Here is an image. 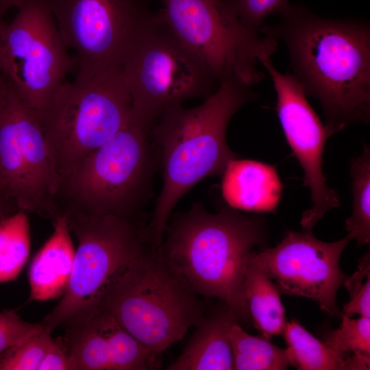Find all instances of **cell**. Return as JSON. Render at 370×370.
Segmentation results:
<instances>
[{
    "label": "cell",
    "instance_id": "cell-10",
    "mask_svg": "<svg viewBox=\"0 0 370 370\" xmlns=\"http://www.w3.org/2000/svg\"><path fill=\"white\" fill-rule=\"evenodd\" d=\"M62 180L51 157L39 113L0 76V196L18 210L52 220Z\"/></svg>",
    "mask_w": 370,
    "mask_h": 370
},
{
    "label": "cell",
    "instance_id": "cell-17",
    "mask_svg": "<svg viewBox=\"0 0 370 370\" xmlns=\"http://www.w3.org/2000/svg\"><path fill=\"white\" fill-rule=\"evenodd\" d=\"M241 321L240 317L222 302L221 307L204 316L183 352L166 369H233L230 332Z\"/></svg>",
    "mask_w": 370,
    "mask_h": 370
},
{
    "label": "cell",
    "instance_id": "cell-13",
    "mask_svg": "<svg viewBox=\"0 0 370 370\" xmlns=\"http://www.w3.org/2000/svg\"><path fill=\"white\" fill-rule=\"evenodd\" d=\"M260 64L271 79L280 123L304 170V185L310 190L312 206L302 214L300 225L303 230L311 231L327 211L341 206L337 193L327 186L323 171L325 145L334 134L323 125L291 73L279 71L271 58L261 60Z\"/></svg>",
    "mask_w": 370,
    "mask_h": 370
},
{
    "label": "cell",
    "instance_id": "cell-16",
    "mask_svg": "<svg viewBox=\"0 0 370 370\" xmlns=\"http://www.w3.org/2000/svg\"><path fill=\"white\" fill-rule=\"evenodd\" d=\"M222 176V195L230 207L255 212L275 211L282 184L275 166L236 158L228 163Z\"/></svg>",
    "mask_w": 370,
    "mask_h": 370
},
{
    "label": "cell",
    "instance_id": "cell-15",
    "mask_svg": "<svg viewBox=\"0 0 370 370\" xmlns=\"http://www.w3.org/2000/svg\"><path fill=\"white\" fill-rule=\"evenodd\" d=\"M72 370H149L159 368L158 356L100 309L66 333Z\"/></svg>",
    "mask_w": 370,
    "mask_h": 370
},
{
    "label": "cell",
    "instance_id": "cell-22",
    "mask_svg": "<svg viewBox=\"0 0 370 370\" xmlns=\"http://www.w3.org/2000/svg\"><path fill=\"white\" fill-rule=\"evenodd\" d=\"M30 245L26 212L16 211L0 219V283L18 277L28 259Z\"/></svg>",
    "mask_w": 370,
    "mask_h": 370
},
{
    "label": "cell",
    "instance_id": "cell-32",
    "mask_svg": "<svg viewBox=\"0 0 370 370\" xmlns=\"http://www.w3.org/2000/svg\"><path fill=\"white\" fill-rule=\"evenodd\" d=\"M24 0H12L14 6L18 7Z\"/></svg>",
    "mask_w": 370,
    "mask_h": 370
},
{
    "label": "cell",
    "instance_id": "cell-27",
    "mask_svg": "<svg viewBox=\"0 0 370 370\" xmlns=\"http://www.w3.org/2000/svg\"><path fill=\"white\" fill-rule=\"evenodd\" d=\"M241 23L258 32L264 20L273 14H280L290 4L288 0H225Z\"/></svg>",
    "mask_w": 370,
    "mask_h": 370
},
{
    "label": "cell",
    "instance_id": "cell-30",
    "mask_svg": "<svg viewBox=\"0 0 370 370\" xmlns=\"http://www.w3.org/2000/svg\"><path fill=\"white\" fill-rule=\"evenodd\" d=\"M12 5H14L12 0H0V18L5 11Z\"/></svg>",
    "mask_w": 370,
    "mask_h": 370
},
{
    "label": "cell",
    "instance_id": "cell-26",
    "mask_svg": "<svg viewBox=\"0 0 370 370\" xmlns=\"http://www.w3.org/2000/svg\"><path fill=\"white\" fill-rule=\"evenodd\" d=\"M344 286L349 294V301L341 313L352 317H370V256L367 253L360 260L358 270L345 279Z\"/></svg>",
    "mask_w": 370,
    "mask_h": 370
},
{
    "label": "cell",
    "instance_id": "cell-3",
    "mask_svg": "<svg viewBox=\"0 0 370 370\" xmlns=\"http://www.w3.org/2000/svg\"><path fill=\"white\" fill-rule=\"evenodd\" d=\"M265 232L261 217L229 206L211 213L195 203L167 225L159 251L195 293L218 298L244 321L250 317L245 294L247 265Z\"/></svg>",
    "mask_w": 370,
    "mask_h": 370
},
{
    "label": "cell",
    "instance_id": "cell-6",
    "mask_svg": "<svg viewBox=\"0 0 370 370\" xmlns=\"http://www.w3.org/2000/svg\"><path fill=\"white\" fill-rule=\"evenodd\" d=\"M132 99L122 71L65 82L39 113L48 149L63 182L128 121Z\"/></svg>",
    "mask_w": 370,
    "mask_h": 370
},
{
    "label": "cell",
    "instance_id": "cell-23",
    "mask_svg": "<svg viewBox=\"0 0 370 370\" xmlns=\"http://www.w3.org/2000/svg\"><path fill=\"white\" fill-rule=\"evenodd\" d=\"M352 212L345 221L351 240L358 246L370 241V148L365 145L361 154L352 158L350 166Z\"/></svg>",
    "mask_w": 370,
    "mask_h": 370
},
{
    "label": "cell",
    "instance_id": "cell-20",
    "mask_svg": "<svg viewBox=\"0 0 370 370\" xmlns=\"http://www.w3.org/2000/svg\"><path fill=\"white\" fill-rule=\"evenodd\" d=\"M245 294L255 328L269 339L283 334L287 323L278 286L249 255L245 280Z\"/></svg>",
    "mask_w": 370,
    "mask_h": 370
},
{
    "label": "cell",
    "instance_id": "cell-7",
    "mask_svg": "<svg viewBox=\"0 0 370 370\" xmlns=\"http://www.w3.org/2000/svg\"><path fill=\"white\" fill-rule=\"evenodd\" d=\"M151 125L131 112L113 137L88 155L63 182L69 208L132 219L145 198L154 165Z\"/></svg>",
    "mask_w": 370,
    "mask_h": 370
},
{
    "label": "cell",
    "instance_id": "cell-21",
    "mask_svg": "<svg viewBox=\"0 0 370 370\" xmlns=\"http://www.w3.org/2000/svg\"><path fill=\"white\" fill-rule=\"evenodd\" d=\"M233 369L284 370L292 367L287 349L273 345L269 339L247 333L238 323L230 332Z\"/></svg>",
    "mask_w": 370,
    "mask_h": 370
},
{
    "label": "cell",
    "instance_id": "cell-24",
    "mask_svg": "<svg viewBox=\"0 0 370 370\" xmlns=\"http://www.w3.org/2000/svg\"><path fill=\"white\" fill-rule=\"evenodd\" d=\"M338 328L329 332L324 343L343 357L370 356V317L352 319L343 313Z\"/></svg>",
    "mask_w": 370,
    "mask_h": 370
},
{
    "label": "cell",
    "instance_id": "cell-31",
    "mask_svg": "<svg viewBox=\"0 0 370 370\" xmlns=\"http://www.w3.org/2000/svg\"><path fill=\"white\" fill-rule=\"evenodd\" d=\"M8 215H9V214H5L3 206L0 204V219H1L2 218H3V217H6Z\"/></svg>",
    "mask_w": 370,
    "mask_h": 370
},
{
    "label": "cell",
    "instance_id": "cell-25",
    "mask_svg": "<svg viewBox=\"0 0 370 370\" xmlns=\"http://www.w3.org/2000/svg\"><path fill=\"white\" fill-rule=\"evenodd\" d=\"M52 332L46 327L21 345L0 354V370H38L53 341Z\"/></svg>",
    "mask_w": 370,
    "mask_h": 370
},
{
    "label": "cell",
    "instance_id": "cell-9",
    "mask_svg": "<svg viewBox=\"0 0 370 370\" xmlns=\"http://www.w3.org/2000/svg\"><path fill=\"white\" fill-rule=\"evenodd\" d=\"M133 114L153 125L165 110L212 95L219 82L173 33L160 11L140 35L123 68Z\"/></svg>",
    "mask_w": 370,
    "mask_h": 370
},
{
    "label": "cell",
    "instance_id": "cell-4",
    "mask_svg": "<svg viewBox=\"0 0 370 370\" xmlns=\"http://www.w3.org/2000/svg\"><path fill=\"white\" fill-rule=\"evenodd\" d=\"M160 251L146 250L115 282L101 308L157 356L181 341L204 307Z\"/></svg>",
    "mask_w": 370,
    "mask_h": 370
},
{
    "label": "cell",
    "instance_id": "cell-19",
    "mask_svg": "<svg viewBox=\"0 0 370 370\" xmlns=\"http://www.w3.org/2000/svg\"><path fill=\"white\" fill-rule=\"evenodd\" d=\"M284 337L292 367L301 370H367L370 356L343 357L306 330L296 320L287 322Z\"/></svg>",
    "mask_w": 370,
    "mask_h": 370
},
{
    "label": "cell",
    "instance_id": "cell-5",
    "mask_svg": "<svg viewBox=\"0 0 370 370\" xmlns=\"http://www.w3.org/2000/svg\"><path fill=\"white\" fill-rule=\"evenodd\" d=\"M63 211L77 247L67 286L56 306L41 321L52 331L69 333L99 311L111 287L147 249L145 230L132 219Z\"/></svg>",
    "mask_w": 370,
    "mask_h": 370
},
{
    "label": "cell",
    "instance_id": "cell-1",
    "mask_svg": "<svg viewBox=\"0 0 370 370\" xmlns=\"http://www.w3.org/2000/svg\"><path fill=\"white\" fill-rule=\"evenodd\" d=\"M280 23L259 33L282 41L291 73L306 95L319 102L334 134L370 119V26L366 21L318 16L301 4L288 6Z\"/></svg>",
    "mask_w": 370,
    "mask_h": 370
},
{
    "label": "cell",
    "instance_id": "cell-12",
    "mask_svg": "<svg viewBox=\"0 0 370 370\" xmlns=\"http://www.w3.org/2000/svg\"><path fill=\"white\" fill-rule=\"evenodd\" d=\"M8 24L0 22V73L41 112L72 66L49 0H24Z\"/></svg>",
    "mask_w": 370,
    "mask_h": 370
},
{
    "label": "cell",
    "instance_id": "cell-14",
    "mask_svg": "<svg viewBox=\"0 0 370 370\" xmlns=\"http://www.w3.org/2000/svg\"><path fill=\"white\" fill-rule=\"evenodd\" d=\"M348 235L335 242L317 239L311 231H287L274 247L251 254L280 291L315 301L330 316L338 313L336 293L347 275L340 267Z\"/></svg>",
    "mask_w": 370,
    "mask_h": 370
},
{
    "label": "cell",
    "instance_id": "cell-2",
    "mask_svg": "<svg viewBox=\"0 0 370 370\" xmlns=\"http://www.w3.org/2000/svg\"><path fill=\"white\" fill-rule=\"evenodd\" d=\"M256 97L251 86L226 80L201 105L193 108L175 106L155 121L149 135L158 155L162 186L145 229L153 249H160L179 200L201 180L222 175L228 163L236 158L227 144V128L234 114Z\"/></svg>",
    "mask_w": 370,
    "mask_h": 370
},
{
    "label": "cell",
    "instance_id": "cell-29",
    "mask_svg": "<svg viewBox=\"0 0 370 370\" xmlns=\"http://www.w3.org/2000/svg\"><path fill=\"white\" fill-rule=\"evenodd\" d=\"M38 370H72L65 346L53 340L49 347Z\"/></svg>",
    "mask_w": 370,
    "mask_h": 370
},
{
    "label": "cell",
    "instance_id": "cell-28",
    "mask_svg": "<svg viewBox=\"0 0 370 370\" xmlns=\"http://www.w3.org/2000/svg\"><path fill=\"white\" fill-rule=\"evenodd\" d=\"M46 326L23 321L14 312H0V354L18 346Z\"/></svg>",
    "mask_w": 370,
    "mask_h": 370
},
{
    "label": "cell",
    "instance_id": "cell-18",
    "mask_svg": "<svg viewBox=\"0 0 370 370\" xmlns=\"http://www.w3.org/2000/svg\"><path fill=\"white\" fill-rule=\"evenodd\" d=\"M53 225L51 236L35 255L29 267V301H45L62 296L70 278L75 249L63 211L53 219Z\"/></svg>",
    "mask_w": 370,
    "mask_h": 370
},
{
    "label": "cell",
    "instance_id": "cell-8",
    "mask_svg": "<svg viewBox=\"0 0 370 370\" xmlns=\"http://www.w3.org/2000/svg\"><path fill=\"white\" fill-rule=\"evenodd\" d=\"M167 25L219 84L253 86L265 77L260 60L271 58L278 42L250 30L225 0H158Z\"/></svg>",
    "mask_w": 370,
    "mask_h": 370
},
{
    "label": "cell",
    "instance_id": "cell-11",
    "mask_svg": "<svg viewBox=\"0 0 370 370\" xmlns=\"http://www.w3.org/2000/svg\"><path fill=\"white\" fill-rule=\"evenodd\" d=\"M151 1L49 0L66 47L76 55V78L122 71L140 35L157 14Z\"/></svg>",
    "mask_w": 370,
    "mask_h": 370
}]
</instances>
